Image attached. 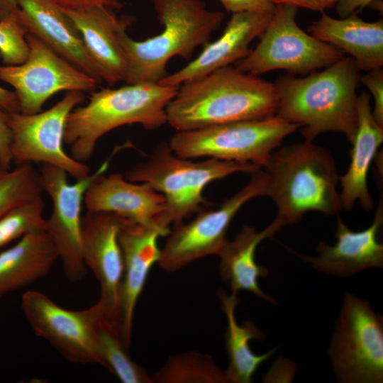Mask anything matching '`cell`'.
<instances>
[{
  "label": "cell",
  "instance_id": "obj_30",
  "mask_svg": "<svg viewBox=\"0 0 383 383\" xmlns=\"http://www.w3.org/2000/svg\"><path fill=\"white\" fill-rule=\"evenodd\" d=\"M44 201L42 197L20 204L0 217V248L25 234L45 230L43 218Z\"/></svg>",
  "mask_w": 383,
  "mask_h": 383
},
{
  "label": "cell",
  "instance_id": "obj_38",
  "mask_svg": "<svg viewBox=\"0 0 383 383\" xmlns=\"http://www.w3.org/2000/svg\"><path fill=\"white\" fill-rule=\"evenodd\" d=\"M0 108L10 113L20 112V106L15 92L1 86H0Z\"/></svg>",
  "mask_w": 383,
  "mask_h": 383
},
{
  "label": "cell",
  "instance_id": "obj_36",
  "mask_svg": "<svg viewBox=\"0 0 383 383\" xmlns=\"http://www.w3.org/2000/svg\"><path fill=\"white\" fill-rule=\"evenodd\" d=\"M342 0H275V4H286L323 12L335 6Z\"/></svg>",
  "mask_w": 383,
  "mask_h": 383
},
{
  "label": "cell",
  "instance_id": "obj_31",
  "mask_svg": "<svg viewBox=\"0 0 383 383\" xmlns=\"http://www.w3.org/2000/svg\"><path fill=\"white\" fill-rule=\"evenodd\" d=\"M28 34L17 12L0 20V57L4 65H16L26 60L29 52Z\"/></svg>",
  "mask_w": 383,
  "mask_h": 383
},
{
  "label": "cell",
  "instance_id": "obj_29",
  "mask_svg": "<svg viewBox=\"0 0 383 383\" xmlns=\"http://www.w3.org/2000/svg\"><path fill=\"white\" fill-rule=\"evenodd\" d=\"M40 172L30 163L0 166V217L10 209L42 197Z\"/></svg>",
  "mask_w": 383,
  "mask_h": 383
},
{
  "label": "cell",
  "instance_id": "obj_7",
  "mask_svg": "<svg viewBox=\"0 0 383 383\" xmlns=\"http://www.w3.org/2000/svg\"><path fill=\"white\" fill-rule=\"evenodd\" d=\"M299 128L274 116L177 131L168 144L183 158L206 157L262 167L284 139Z\"/></svg>",
  "mask_w": 383,
  "mask_h": 383
},
{
  "label": "cell",
  "instance_id": "obj_35",
  "mask_svg": "<svg viewBox=\"0 0 383 383\" xmlns=\"http://www.w3.org/2000/svg\"><path fill=\"white\" fill-rule=\"evenodd\" d=\"M60 6L68 9H82L91 6H104L113 10L120 9L123 4L120 0H54Z\"/></svg>",
  "mask_w": 383,
  "mask_h": 383
},
{
  "label": "cell",
  "instance_id": "obj_19",
  "mask_svg": "<svg viewBox=\"0 0 383 383\" xmlns=\"http://www.w3.org/2000/svg\"><path fill=\"white\" fill-rule=\"evenodd\" d=\"M63 9L79 32L101 82L114 85L125 81L127 61L120 33L133 24L135 17L118 16L114 10L104 6L76 10Z\"/></svg>",
  "mask_w": 383,
  "mask_h": 383
},
{
  "label": "cell",
  "instance_id": "obj_14",
  "mask_svg": "<svg viewBox=\"0 0 383 383\" xmlns=\"http://www.w3.org/2000/svg\"><path fill=\"white\" fill-rule=\"evenodd\" d=\"M21 306L35 334L67 361L99 365L94 331V304L84 310H68L45 294L31 290L23 294Z\"/></svg>",
  "mask_w": 383,
  "mask_h": 383
},
{
  "label": "cell",
  "instance_id": "obj_5",
  "mask_svg": "<svg viewBox=\"0 0 383 383\" xmlns=\"http://www.w3.org/2000/svg\"><path fill=\"white\" fill-rule=\"evenodd\" d=\"M162 30L144 40L123 30L120 40L127 61V84L159 83L174 57L190 60L221 25L224 14L209 10L201 0H151Z\"/></svg>",
  "mask_w": 383,
  "mask_h": 383
},
{
  "label": "cell",
  "instance_id": "obj_13",
  "mask_svg": "<svg viewBox=\"0 0 383 383\" xmlns=\"http://www.w3.org/2000/svg\"><path fill=\"white\" fill-rule=\"evenodd\" d=\"M109 158L93 174L69 184L68 174L56 166L43 164L40 171L43 192L52 201V211L45 219V231L52 240L68 280L84 278L87 268L82 252V205L84 194L93 180L105 173Z\"/></svg>",
  "mask_w": 383,
  "mask_h": 383
},
{
  "label": "cell",
  "instance_id": "obj_3",
  "mask_svg": "<svg viewBox=\"0 0 383 383\" xmlns=\"http://www.w3.org/2000/svg\"><path fill=\"white\" fill-rule=\"evenodd\" d=\"M262 169L268 174L267 196L277 213L265 229L269 238L286 226L300 222L309 211L328 216L343 209L339 177L331 153L312 141L276 149Z\"/></svg>",
  "mask_w": 383,
  "mask_h": 383
},
{
  "label": "cell",
  "instance_id": "obj_39",
  "mask_svg": "<svg viewBox=\"0 0 383 383\" xmlns=\"http://www.w3.org/2000/svg\"><path fill=\"white\" fill-rule=\"evenodd\" d=\"M17 11L16 0H0V20Z\"/></svg>",
  "mask_w": 383,
  "mask_h": 383
},
{
  "label": "cell",
  "instance_id": "obj_17",
  "mask_svg": "<svg viewBox=\"0 0 383 383\" xmlns=\"http://www.w3.org/2000/svg\"><path fill=\"white\" fill-rule=\"evenodd\" d=\"M382 223L381 198L372 224L364 230L352 231L338 218L335 243L333 245L319 243L316 247L318 256H305L286 248L316 270L347 278L367 269L383 267V245L377 239Z\"/></svg>",
  "mask_w": 383,
  "mask_h": 383
},
{
  "label": "cell",
  "instance_id": "obj_34",
  "mask_svg": "<svg viewBox=\"0 0 383 383\" xmlns=\"http://www.w3.org/2000/svg\"><path fill=\"white\" fill-rule=\"evenodd\" d=\"M10 113L0 108V166L10 168L12 162Z\"/></svg>",
  "mask_w": 383,
  "mask_h": 383
},
{
  "label": "cell",
  "instance_id": "obj_33",
  "mask_svg": "<svg viewBox=\"0 0 383 383\" xmlns=\"http://www.w3.org/2000/svg\"><path fill=\"white\" fill-rule=\"evenodd\" d=\"M224 9L232 13L252 11L272 13L275 0H218Z\"/></svg>",
  "mask_w": 383,
  "mask_h": 383
},
{
  "label": "cell",
  "instance_id": "obj_24",
  "mask_svg": "<svg viewBox=\"0 0 383 383\" xmlns=\"http://www.w3.org/2000/svg\"><path fill=\"white\" fill-rule=\"evenodd\" d=\"M57 250L45 229L29 232L0 252V299L46 276Z\"/></svg>",
  "mask_w": 383,
  "mask_h": 383
},
{
  "label": "cell",
  "instance_id": "obj_9",
  "mask_svg": "<svg viewBox=\"0 0 383 383\" xmlns=\"http://www.w3.org/2000/svg\"><path fill=\"white\" fill-rule=\"evenodd\" d=\"M341 383L383 382V317L366 300L347 292L328 349Z\"/></svg>",
  "mask_w": 383,
  "mask_h": 383
},
{
  "label": "cell",
  "instance_id": "obj_12",
  "mask_svg": "<svg viewBox=\"0 0 383 383\" xmlns=\"http://www.w3.org/2000/svg\"><path fill=\"white\" fill-rule=\"evenodd\" d=\"M84 94L68 91L50 109L33 114L10 113L12 162L17 165L49 164L64 170L77 179L89 174V168L68 155L63 148L67 118L82 104Z\"/></svg>",
  "mask_w": 383,
  "mask_h": 383
},
{
  "label": "cell",
  "instance_id": "obj_11",
  "mask_svg": "<svg viewBox=\"0 0 383 383\" xmlns=\"http://www.w3.org/2000/svg\"><path fill=\"white\" fill-rule=\"evenodd\" d=\"M26 60L16 65H0V80L14 89L20 113L33 114L60 91H94L99 82L57 55L33 35L28 34Z\"/></svg>",
  "mask_w": 383,
  "mask_h": 383
},
{
  "label": "cell",
  "instance_id": "obj_2",
  "mask_svg": "<svg viewBox=\"0 0 383 383\" xmlns=\"http://www.w3.org/2000/svg\"><path fill=\"white\" fill-rule=\"evenodd\" d=\"M360 72L355 60L343 56L304 77L289 73L279 77L274 83L278 97L275 116L298 125L306 141L332 131L351 143L357 125Z\"/></svg>",
  "mask_w": 383,
  "mask_h": 383
},
{
  "label": "cell",
  "instance_id": "obj_15",
  "mask_svg": "<svg viewBox=\"0 0 383 383\" xmlns=\"http://www.w3.org/2000/svg\"><path fill=\"white\" fill-rule=\"evenodd\" d=\"M128 221L113 213L88 211L82 220L84 262L100 284L98 301L106 314L120 327V291L124 265L118 235Z\"/></svg>",
  "mask_w": 383,
  "mask_h": 383
},
{
  "label": "cell",
  "instance_id": "obj_37",
  "mask_svg": "<svg viewBox=\"0 0 383 383\" xmlns=\"http://www.w3.org/2000/svg\"><path fill=\"white\" fill-rule=\"evenodd\" d=\"M374 0H342L338 3L336 10L340 18L357 15Z\"/></svg>",
  "mask_w": 383,
  "mask_h": 383
},
{
  "label": "cell",
  "instance_id": "obj_26",
  "mask_svg": "<svg viewBox=\"0 0 383 383\" xmlns=\"http://www.w3.org/2000/svg\"><path fill=\"white\" fill-rule=\"evenodd\" d=\"M218 295L227 318L225 343L229 361L226 376L228 382L250 383L260 365L271 357L277 348L261 355L254 353L250 342L262 340L265 338V334L251 321L238 323L235 318L237 294L228 295L219 290Z\"/></svg>",
  "mask_w": 383,
  "mask_h": 383
},
{
  "label": "cell",
  "instance_id": "obj_25",
  "mask_svg": "<svg viewBox=\"0 0 383 383\" xmlns=\"http://www.w3.org/2000/svg\"><path fill=\"white\" fill-rule=\"evenodd\" d=\"M269 238L265 229L262 231L244 226L233 240H226L217 253L222 279L231 288V293L246 291L272 304L277 301L260 287L258 279L268 275V269L257 263L256 250L259 243Z\"/></svg>",
  "mask_w": 383,
  "mask_h": 383
},
{
  "label": "cell",
  "instance_id": "obj_16",
  "mask_svg": "<svg viewBox=\"0 0 383 383\" xmlns=\"http://www.w3.org/2000/svg\"><path fill=\"white\" fill-rule=\"evenodd\" d=\"M169 228L128 221L118 240L123 258V275L120 291V321L123 341L129 349L135 309L152 266L159 262L160 237L169 234Z\"/></svg>",
  "mask_w": 383,
  "mask_h": 383
},
{
  "label": "cell",
  "instance_id": "obj_6",
  "mask_svg": "<svg viewBox=\"0 0 383 383\" xmlns=\"http://www.w3.org/2000/svg\"><path fill=\"white\" fill-rule=\"evenodd\" d=\"M260 168L252 164L211 157L193 162L177 155L169 144L163 142L148 159L133 166L125 176L133 182L148 183L162 194L167 221L170 224H178L207 204L203 193L209 183L238 172L251 174Z\"/></svg>",
  "mask_w": 383,
  "mask_h": 383
},
{
  "label": "cell",
  "instance_id": "obj_20",
  "mask_svg": "<svg viewBox=\"0 0 383 383\" xmlns=\"http://www.w3.org/2000/svg\"><path fill=\"white\" fill-rule=\"evenodd\" d=\"M272 13L243 11L232 13L221 35L208 42L199 55L159 84L179 87L245 58L251 42L262 33Z\"/></svg>",
  "mask_w": 383,
  "mask_h": 383
},
{
  "label": "cell",
  "instance_id": "obj_32",
  "mask_svg": "<svg viewBox=\"0 0 383 383\" xmlns=\"http://www.w3.org/2000/svg\"><path fill=\"white\" fill-rule=\"evenodd\" d=\"M360 81L370 91L374 101L372 115L376 121L383 126V70L375 69L360 75Z\"/></svg>",
  "mask_w": 383,
  "mask_h": 383
},
{
  "label": "cell",
  "instance_id": "obj_18",
  "mask_svg": "<svg viewBox=\"0 0 383 383\" xmlns=\"http://www.w3.org/2000/svg\"><path fill=\"white\" fill-rule=\"evenodd\" d=\"M84 203L88 211L113 213L133 222L170 226L164 195L149 184H135L118 172L97 176L87 189Z\"/></svg>",
  "mask_w": 383,
  "mask_h": 383
},
{
  "label": "cell",
  "instance_id": "obj_28",
  "mask_svg": "<svg viewBox=\"0 0 383 383\" xmlns=\"http://www.w3.org/2000/svg\"><path fill=\"white\" fill-rule=\"evenodd\" d=\"M153 383H228L208 354L187 352L170 357L152 377Z\"/></svg>",
  "mask_w": 383,
  "mask_h": 383
},
{
  "label": "cell",
  "instance_id": "obj_27",
  "mask_svg": "<svg viewBox=\"0 0 383 383\" xmlns=\"http://www.w3.org/2000/svg\"><path fill=\"white\" fill-rule=\"evenodd\" d=\"M94 331L99 365L123 383H153L146 370L131 359L120 326L106 315L101 304H95Z\"/></svg>",
  "mask_w": 383,
  "mask_h": 383
},
{
  "label": "cell",
  "instance_id": "obj_10",
  "mask_svg": "<svg viewBox=\"0 0 383 383\" xmlns=\"http://www.w3.org/2000/svg\"><path fill=\"white\" fill-rule=\"evenodd\" d=\"M250 174L249 182L218 209L201 210L190 222L175 224L161 249L158 263L162 269L176 272L196 260L217 255L226 240L232 220L242 206L254 198L267 195V172L260 168Z\"/></svg>",
  "mask_w": 383,
  "mask_h": 383
},
{
  "label": "cell",
  "instance_id": "obj_1",
  "mask_svg": "<svg viewBox=\"0 0 383 383\" xmlns=\"http://www.w3.org/2000/svg\"><path fill=\"white\" fill-rule=\"evenodd\" d=\"M274 83L231 65L184 83L166 108L167 123L177 131L275 116Z\"/></svg>",
  "mask_w": 383,
  "mask_h": 383
},
{
  "label": "cell",
  "instance_id": "obj_22",
  "mask_svg": "<svg viewBox=\"0 0 383 383\" xmlns=\"http://www.w3.org/2000/svg\"><path fill=\"white\" fill-rule=\"evenodd\" d=\"M357 125L350 150V162L345 173L339 177L343 209H353L358 201L367 211L373 209L367 175L372 161L383 142V126L374 119L370 96L362 91L357 96Z\"/></svg>",
  "mask_w": 383,
  "mask_h": 383
},
{
  "label": "cell",
  "instance_id": "obj_8",
  "mask_svg": "<svg viewBox=\"0 0 383 383\" xmlns=\"http://www.w3.org/2000/svg\"><path fill=\"white\" fill-rule=\"evenodd\" d=\"M298 7L278 4L253 50L238 62L240 71L260 75L276 70L305 74L326 67L345 53L303 30L297 24Z\"/></svg>",
  "mask_w": 383,
  "mask_h": 383
},
{
  "label": "cell",
  "instance_id": "obj_23",
  "mask_svg": "<svg viewBox=\"0 0 383 383\" xmlns=\"http://www.w3.org/2000/svg\"><path fill=\"white\" fill-rule=\"evenodd\" d=\"M309 34L352 57L360 71L383 66V20L368 22L351 15L334 18L324 11L309 27Z\"/></svg>",
  "mask_w": 383,
  "mask_h": 383
},
{
  "label": "cell",
  "instance_id": "obj_21",
  "mask_svg": "<svg viewBox=\"0 0 383 383\" xmlns=\"http://www.w3.org/2000/svg\"><path fill=\"white\" fill-rule=\"evenodd\" d=\"M19 21L57 55L101 82L82 38L65 9L54 0H16Z\"/></svg>",
  "mask_w": 383,
  "mask_h": 383
},
{
  "label": "cell",
  "instance_id": "obj_4",
  "mask_svg": "<svg viewBox=\"0 0 383 383\" xmlns=\"http://www.w3.org/2000/svg\"><path fill=\"white\" fill-rule=\"evenodd\" d=\"M177 89L159 83H136L92 91L88 102L75 107L66 121L64 143L71 156L85 162L101 138L124 125L137 123L148 130L160 128L167 123L166 108Z\"/></svg>",
  "mask_w": 383,
  "mask_h": 383
}]
</instances>
